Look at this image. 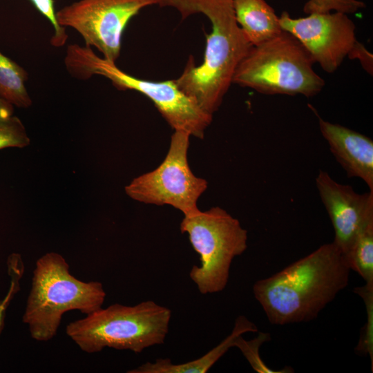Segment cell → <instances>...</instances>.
Here are the masks:
<instances>
[{
  "mask_svg": "<svg viewBox=\"0 0 373 373\" xmlns=\"http://www.w3.org/2000/svg\"><path fill=\"white\" fill-rule=\"evenodd\" d=\"M350 59L359 60L364 70L372 75L373 56L366 48L359 41H357L348 55Z\"/></svg>",
  "mask_w": 373,
  "mask_h": 373,
  "instance_id": "23",
  "label": "cell"
},
{
  "mask_svg": "<svg viewBox=\"0 0 373 373\" xmlns=\"http://www.w3.org/2000/svg\"><path fill=\"white\" fill-rule=\"evenodd\" d=\"M105 297L101 283L78 280L62 256L47 253L36 262L23 322L33 339L48 341L56 335L64 313L89 314L102 308Z\"/></svg>",
  "mask_w": 373,
  "mask_h": 373,
  "instance_id": "3",
  "label": "cell"
},
{
  "mask_svg": "<svg viewBox=\"0 0 373 373\" xmlns=\"http://www.w3.org/2000/svg\"><path fill=\"white\" fill-rule=\"evenodd\" d=\"M180 229L188 234L200 257V266L193 265L189 272L200 293L222 291L228 283L233 260L247 248V231L219 207L184 216Z\"/></svg>",
  "mask_w": 373,
  "mask_h": 373,
  "instance_id": "7",
  "label": "cell"
},
{
  "mask_svg": "<svg viewBox=\"0 0 373 373\" xmlns=\"http://www.w3.org/2000/svg\"><path fill=\"white\" fill-rule=\"evenodd\" d=\"M157 5L174 8L182 19L202 13L211 23L203 62L196 66L193 58H189L174 81L204 111L213 115L233 84L238 64L252 46L236 20L232 0H158Z\"/></svg>",
  "mask_w": 373,
  "mask_h": 373,
  "instance_id": "2",
  "label": "cell"
},
{
  "mask_svg": "<svg viewBox=\"0 0 373 373\" xmlns=\"http://www.w3.org/2000/svg\"><path fill=\"white\" fill-rule=\"evenodd\" d=\"M270 339L271 336L269 333L259 332L256 338L249 341L244 339L242 336H239L236 341L235 347L240 350L252 368L258 373L293 372V370L289 367H285L280 370H273L262 360L259 352L260 347Z\"/></svg>",
  "mask_w": 373,
  "mask_h": 373,
  "instance_id": "17",
  "label": "cell"
},
{
  "mask_svg": "<svg viewBox=\"0 0 373 373\" xmlns=\"http://www.w3.org/2000/svg\"><path fill=\"white\" fill-rule=\"evenodd\" d=\"M258 331L256 325L240 315L235 321L233 328L218 345L201 357L184 363L174 364L169 358H157L155 362H146L128 373H206L232 347L236 339L247 332Z\"/></svg>",
  "mask_w": 373,
  "mask_h": 373,
  "instance_id": "13",
  "label": "cell"
},
{
  "mask_svg": "<svg viewBox=\"0 0 373 373\" xmlns=\"http://www.w3.org/2000/svg\"><path fill=\"white\" fill-rule=\"evenodd\" d=\"M158 0H79L56 11L60 26L76 30L85 45L115 62L120 55L123 32L130 20Z\"/></svg>",
  "mask_w": 373,
  "mask_h": 373,
  "instance_id": "9",
  "label": "cell"
},
{
  "mask_svg": "<svg viewBox=\"0 0 373 373\" xmlns=\"http://www.w3.org/2000/svg\"><path fill=\"white\" fill-rule=\"evenodd\" d=\"M25 126L16 116L0 120V150L8 147L23 148L30 144Z\"/></svg>",
  "mask_w": 373,
  "mask_h": 373,
  "instance_id": "19",
  "label": "cell"
},
{
  "mask_svg": "<svg viewBox=\"0 0 373 373\" xmlns=\"http://www.w3.org/2000/svg\"><path fill=\"white\" fill-rule=\"evenodd\" d=\"M236 20L252 46L279 35V17L265 0H232Z\"/></svg>",
  "mask_w": 373,
  "mask_h": 373,
  "instance_id": "14",
  "label": "cell"
},
{
  "mask_svg": "<svg viewBox=\"0 0 373 373\" xmlns=\"http://www.w3.org/2000/svg\"><path fill=\"white\" fill-rule=\"evenodd\" d=\"M13 105L0 97V120L13 115Z\"/></svg>",
  "mask_w": 373,
  "mask_h": 373,
  "instance_id": "24",
  "label": "cell"
},
{
  "mask_svg": "<svg viewBox=\"0 0 373 373\" xmlns=\"http://www.w3.org/2000/svg\"><path fill=\"white\" fill-rule=\"evenodd\" d=\"M10 274L12 276V281L11 283V287L9 292L6 298L0 302V332L3 326L4 317L6 309L8 307L11 298L13 297L15 293H16L19 285L17 282L22 276L23 274V265L18 262H11L8 265Z\"/></svg>",
  "mask_w": 373,
  "mask_h": 373,
  "instance_id": "22",
  "label": "cell"
},
{
  "mask_svg": "<svg viewBox=\"0 0 373 373\" xmlns=\"http://www.w3.org/2000/svg\"><path fill=\"white\" fill-rule=\"evenodd\" d=\"M350 271L339 248L325 243L256 281L253 293L271 324L309 322L347 286Z\"/></svg>",
  "mask_w": 373,
  "mask_h": 373,
  "instance_id": "1",
  "label": "cell"
},
{
  "mask_svg": "<svg viewBox=\"0 0 373 373\" xmlns=\"http://www.w3.org/2000/svg\"><path fill=\"white\" fill-rule=\"evenodd\" d=\"M64 64L75 78L86 80L93 75H101L119 90L142 93L153 102L174 131H183L202 139L212 121L213 115L204 111L178 86L174 79L154 82L135 77L119 69L115 62L99 57L86 45L68 46Z\"/></svg>",
  "mask_w": 373,
  "mask_h": 373,
  "instance_id": "6",
  "label": "cell"
},
{
  "mask_svg": "<svg viewBox=\"0 0 373 373\" xmlns=\"http://www.w3.org/2000/svg\"><path fill=\"white\" fill-rule=\"evenodd\" d=\"M365 3L359 0H309L303 7L306 14H323L332 11L352 14L365 8Z\"/></svg>",
  "mask_w": 373,
  "mask_h": 373,
  "instance_id": "20",
  "label": "cell"
},
{
  "mask_svg": "<svg viewBox=\"0 0 373 373\" xmlns=\"http://www.w3.org/2000/svg\"><path fill=\"white\" fill-rule=\"evenodd\" d=\"M171 318L170 309L153 300L133 306L115 303L70 323L66 332L86 353L110 347L139 354L164 343Z\"/></svg>",
  "mask_w": 373,
  "mask_h": 373,
  "instance_id": "4",
  "label": "cell"
},
{
  "mask_svg": "<svg viewBox=\"0 0 373 373\" xmlns=\"http://www.w3.org/2000/svg\"><path fill=\"white\" fill-rule=\"evenodd\" d=\"M279 22L282 30L294 35L329 73L338 69L358 41L354 23L340 12L292 18L284 11Z\"/></svg>",
  "mask_w": 373,
  "mask_h": 373,
  "instance_id": "10",
  "label": "cell"
},
{
  "mask_svg": "<svg viewBox=\"0 0 373 373\" xmlns=\"http://www.w3.org/2000/svg\"><path fill=\"white\" fill-rule=\"evenodd\" d=\"M314 61L303 45L283 30L277 36L252 46L238 64L233 84L265 95L319 93L324 79L313 69Z\"/></svg>",
  "mask_w": 373,
  "mask_h": 373,
  "instance_id": "5",
  "label": "cell"
},
{
  "mask_svg": "<svg viewBox=\"0 0 373 373\" xmlns=\"http://www.w3.org/2000/svg\"><path fill=\"white\" fill-rule=\"evenodd\" d=\"M344 256L350 269L373 285V222L362 229Z\"/></svg>",
  "mask_w": 373,
  "mask_h": 373,
  "instance_id": "16",
  "label": "cell"
},
{
  "mask_svg": "<svg viewBox=\"0 0 373 373\" xmlns=\"http://www.w3.org/2000/svg\"><path fill=\"white\" fill-rule=\"evenodd\" d=\"M354 292L364 301L367 318L361 331L356 350L363 355H368L372 362L373 370V285H367L354 289Z\"/></svg>",
  "mask_w": 373,
  "mask_h": 373,
  "instance_id": "18",
  "label": "cell"
},
{
  "mask_svg": "<svg viewBox=\"0 0 373 373\" xmlns=\"http://www.w3.org/2000/svg\"><path fill=\"white\" fill-rule=\"evenodd\" d=\"M35 8L50 22L54 29V35L50 39L55 47L63 46L68 39L66 28L60 26L57 21L56 11L53 0H30Z\"/></svg>",
  "mask_w": 373,
  "mask_h": 373,
  "instance_id": "21",
  "label": "cell"
},
{
  "mask_svg": "<svg viewBox=\"0 0 373 373\" xmlns=\"http://www.w3.org/2000/svg\"><path fill=\"white\" fill-rule=\"evenodd\" d=\"M320 131L349 178L361 179L373 191V141L369 137L318 115Z\"/></svg>",
  "mask_w": 373,
  "mask_h": 373,
  "instance_id": "12",
  "label": "cell"
},
{
  "mask_svg": "<svg viewBox=\"0 0 373 373\" xmlns=\"http://www.w3.org/2000/svg\"><path fill=\"white\" fill-rule=\"evenodd\" d=\"M191 135L174 131L166 157L154 170L134 178L125 186L132 199L145 204L170 205L190 216L200 210L198 200L206 191V180L197 177L188 162Z\"/></svg>",
  "mask_w": 373,
  "mask_h": 373,
  "instance_id": "8",
  "label": "cell"
},
{
  "mask_svg": "<svg viewBox=\"0 0 373 373\" xmlns=\"http://www.w3.org/2000/svg\"><path fill=\"white\" fill-rule=\"evenodd\" d=\"M316 185L334 230L333 242L345 255L358 234L373 222V191L356 193L320 170Z\"/></svg>",
  "mask_w": 373,
  "mask_h": 373,
  "instance_id": "11",
  "label": "cell"
},
{
  "mask_svg": "<svg viewBox=\"0 0 373 373\" xmlns=\"http://www.w3.org/2000/svg\"><path fill=\"white\" fill-rule=\"evenodd\" d=\"M28 73L0 51V97L13 106L28 108L31 98L26 86Z\"/></svg>",
  "mask_w": 373,
  "mask_h": 373,
  "instance_id": "15",
  "label": "cell"
}]
</instances>
